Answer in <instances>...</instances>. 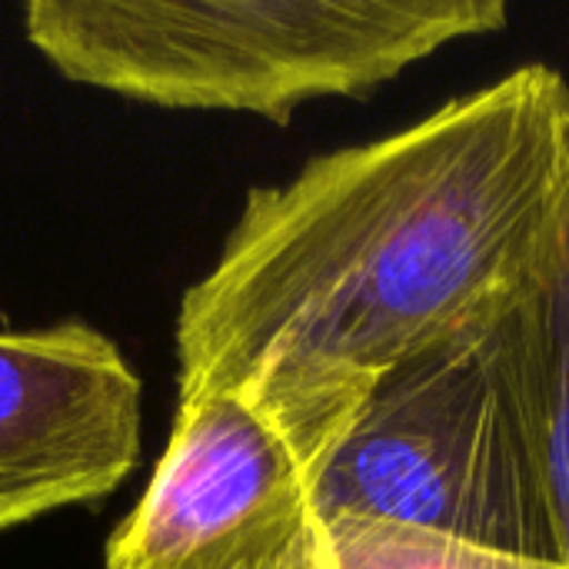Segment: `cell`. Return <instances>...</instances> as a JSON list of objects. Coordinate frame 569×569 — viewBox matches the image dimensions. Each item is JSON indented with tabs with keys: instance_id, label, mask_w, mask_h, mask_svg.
<instances>
[{
	"instance_id": "cell-2",
	"label": "cell",
	"mask_w": 569,
	"mask_h": 569,
	"mask_svg": "<svg viewBox=\"0 0 569 569\" xmlns=\"http://www.w3.org/2000/svg\"><path fill=\"white\" fill-rule=\"evenodd\" d=\"M327 537L417 533L560 567L540 290L387 373L313 473Z\"/></svg>"
},
{
	"instance_id": "cell-3",
	"label": "cell",
	"mask_w": 569,
	"mask_h": 569,
	"mask_svg": "<svg viewBox=\"0 0 569 569\" xmlns=\"http://www.w3.org/2000/svg\"><path fill=\"white\" fill-rule=\"evenodd\" d=\"M507 20L503 0H33L23 10L30 43L73 83L273 123L307 100L373 93Z\"/></svg>"
},
{
	"instance_id": "cell-1",
	"label": "cell",
	"mask_w": 569,
	"mask_h": 569,
	"mask_svg": "<svg viewBox=\"0 0 569 569\" xmlns=\"http://www.w3.org/2000/svg\"><path fill=\"white\" fill-rule=\"evenodd\" d=\"M567 127L563 73L527 63L253 187L180 300V400H247L313 480L387 373L540 290Z\"/></svg>"
},
{
	"instance_id": "cell-6",
	"label": "cell",
	"mask_w": 569,
	"mask_h": 569,
	"mask_svg": "<svg viewBox=\"0 0 569 569\" xmlns=\"http://www.w3.org/2000/svg\"><path fill=\"white\" fill-rule=\"evenodd\" d=\"M540 317H543V347H547L550 493H553L560 567L569 569V150L563 200H560V213H557L547 270L540 280Z\"/></svg>"
},
{
	"instance_id": "cell-5",
	"label": "cell",
	"mask_w": 569,
	"mask_h": 569,
	"mask_svg": "<svg viewBox=\"0 0 569 569\" xmlns=\"http://www.w3.org/2000/svg\"><path fill=\"white\" fill-rule=\"evenodd\" d=\"M140 393L80 320L0 333V533L110 497L140 460Z\"/></svg>"
},
{
	"instance_id": "cell-4",
	"label": "cell",
	"mask_w": 569,
	"mask_h": 569,
	"mask_svg": "<svg viewBox=\"0 0 569 569\" xmlns=\"http://www.w3.org/2000/svg\"><path fill=\"white\" fill-rule=\"evenodd\" d=\"M107 569H333L313 480L233 393L177 403L147 493L107 543Z\"/></svg>"
}]
</instances>
